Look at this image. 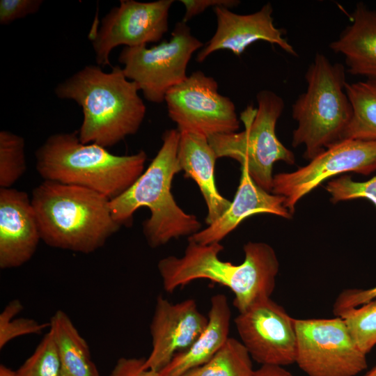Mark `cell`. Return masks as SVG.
<instances>
[{
	"mask_svg": "<svg viewBox=\"0 0 376 376\" xmlns=\"http://www.w3.org/2000/svg\"><path fill=\"white\" fill-rule=\"evenodd\" d=\"M47 245L91 253L104 245L120 228L110 209V200L81 187L44 180L31 197Z\"/></svg>",
	"mask_w": 376,
	"mask_h": 376,
	"instance_id": "3957f363",
	"label": "cell"
},
{
	"mask_svg": "<svg viewBox=\"0 0 376 376\" xmlns=\"http://www.w3.org/2000/svg\"><path fill=\"white\" fill-rule=\"evenodd\" d=\"M180 1L185 8L182 21L187 23L192 17L202 13L208 8L223 6L230 9L240 3L237 0H182Z\"/></svg>",
	"mask_w": 376,
	"mask_h": 376,
	"instance_id": "1f68e13d",
	"label": "cell"
},
{
	"mask_svg": "<svg viewBox=\"0 0 376 376\" xmlns=\"http://www.w3.org/2000/svg\"><path fill=\"white\" fill-rule=\"evenodd\" d=\"M363 376H376V365Z\"/></svg>",
	"mask_w": 376,
	"mask_h": 376,
	"instance_id": "e575fe53",
	"label": "cell"
},
{
	"mask_svg": "<svg viewBox=\"0 0 376 376\" xmlns=\"http://www.w3.org/2000/svg\"><path fill=\"white\" fill-rule=\"evenodd\" d=\"M203 46L182 20L175 24L169 40L149 48L125 47L118 61L123 65L125 76L137 84L144 97L161 104L172 88L187 79L191 56Z\"/></svg>",
	"mask_w": 376,
	"mask_h": 376,
	"instance_id": "ba28073f",
	"label": "cell"
},
{
	"mask_svg": "<svg viewBox=\"0 0 376 376\" xmlns=\"http://www.w3.org/2000/svg\"><path fill=\"white\" fill-rule=\"evenodd\" d=\"M36 168L44 180L86 188L110 201L116 198L144 171L145 151L117 155L95 143H84L78 131L54 134L35 153Z\"/></svg>",
	"mask_w": 376,
	"mask_h": 376,
	"instance_id": "277c9868",
	"label": "cell"
},
{
	"mask_svg": "<svg viewBox=\"0 0 376 376\" xmlns=\"http://www.w3.org/2000/svg\"><path fill=\"white\" fill-rule=\"evenodd\" d=\"M40 240L29 195L13 187L0 188V268H17L26 263Z\"/></svg>",
	"mask_w": 376,
	"mask_h": 376,
	"instance_id": "2e32d148",
	"label": "cell"
},
{
	"mask_svg": "<svg viewBox=\"0 0 376 376\" xmlns=\"http://www.w3.org/2000/svg\"><path fill=\"white\" fill-rule=\"evenodd\" d=\"M180 136L178 129L164 131L162 146L147 169L123 194L110 201L112 215L121 226L130 225L139 208L148 207L150 217L143 222V233L154 249L172 239L190 237L201 228L195 215L178 205L171 191L175 175L182 171L178 158Z\"/></svg>",
	"mask_w": 376,
	"mask_h": 376,
	"instance_id": "5b68a950",
	"label": "cell"
},
{
	"mask_svg": "<svg viewBox=\"0 0 376 376\" xmlns=\"http://www.w3.org/2000/svg\"><path fill=\"white\" fill-rule=\"evenodd\" d=\"M234 322L241 342L257 363L280 366L295 363V318L271 297L239 313Z\"/></svg>",
	"mask_w": 376,
	"mask_h": 376,
	"instance_id": "4fadbf2b",
	"label": "cell"
},
{
	"mask_svg": "<svg viewBox=\"0 0 376 376\" xmlns=\"http://www.w3.org/2000/svg\"><path fill=\"white\" fill-rule=\"evenodd\" d=\"M207 322L194 299L173 304L158 295L150 324L152 350L144 368L160 372L175 354L194 342Z\"/></svg>",
	"mask_w": 376,
	"mask_h": 376,
	"instance_id": "5bb4252c",
	"label": "cell"
},
{
	"mask_svg": "<svg viewBox=\"0 0 376 376\" xmlns=\"http://www.w3.org/2000/svg\"><path fill=\"white\" fill-rule=\"evenodd\" d=\"M212 9L217 17V29L198 53L196 58L198 62L204 61L213 52L222 49L240 56L249 45L260 40L276 45L286 53L297 56L294 47L283 36L284 31L274 26L270 3L255 13L244 15L223 6Z\"/></svg>",
	"mask_w": 376,
	"mask_h": 376,
	"instance_id": "9a60e30c",
	"label": "cell"
},
{
	"mask_svg": "<svg viewBox=\"0 0 376 376\" xmlns=\"http://www.w3.org/2000/svg\"><path fill=\"white\" fill-rule=\"evenodd\" d=\"M376 171V141L345 139L326 148L304 166L274 175L271 193L285 198L293 215L297 203L327 179L354 172L368 175Z\"/></svg>",
	"mask_w": 376,
	"mask_h": 376,
	"instance_id": "8fae6325",
	"label": "cell"
},
{
	"mask_svg": "<svg viewBox=\"0 0 376 376\" xmlns=\"http://www.w3.org/2000/svg\"><path fill=\"white\" fill-rule=\"evenodd\" d=\"M251 357L242 344L229 337L206 363L182 376H252Z\"/></svg>",
	"mask_w": 376,
	"mask_h": 376,
	"instance_id": "603a6c76",
	"label": "cell"
},
{
	"mask_svg": "<svg viewBox=\"0 0 376 376\" xmlns=\"http://www.w3.org/2000/svg\"><path fill=\"white\" fill-rule=\"evenodd\" d=\"M359 349L368 354L376 345V299L340 316Z\"/></svg>",
	"mask_w": 376,
	"mask_h": 376,
	"instance_id": "d4e9b609",
	"label": "cell"
},
{
	"mask_svg": "<svg viewBox=\"0 0 376 376\" xmlns=\"http://www.w3.org/2000/svg\"><path fill=\"white\" fill-rule=\"evenodd\" d=\"M256 100L257 107L249 105L240 113L242 132L212 135L208 141L217 159L230 157L246 166L255 183L271 192L274 163L281 161L293 165L295 157L276 134V123L285 107L283 98L272 91L263 90Z\"/></svg>",
	"mask_w": 376,
	"mask_h": 376,
	"instance_id": "52a82bcc",
	"label": "cell"
},
{
	"mask_svg": "<svg viewBox=\"0 0 376 376\" xmlns=\"http://www.w3.org/2000/svg\"><path fill=\"white\" fill-rule=\"evenodd\" d=\"M252 376H293L283 366L274 365H262L254 370Z\"/></svg>",
	"mask_w": 376,
	"mask_h": 376,
	"instance_id": "d6a6232c",
	"label": "cell"
},
{
	"mask_svg": "<svg viewBox=\"0 0 376 376\" xmlns=\"http://www.w3.org/2000/svg\"><path fill=\"white\" fill-rule=\"evenodd\" d=\"M376 299V286L368 289H346L342 291L333 306V313L339 317L350 309Z\"/></svg>",
	"mask_w": 376,
	"mask_h": 376,
	"instance_id": "f546056e",
	"label": "cell"
},
{
	"mask_svg": "<svg viewBox=\"0 0 376 376\" xmlns=\"http://www.w3.org/2000/svg\"><path fill=\"white\" fill-rule=\"evenodd\" d=\"M49 330L57 347L63 376H100L87 342L65 312L58 310L54 313Z\"/></svg>",
	"mask_w": 376,
	"mask_h": 376,
	"instance_id": "44dd1931",
	"label": "cell"
},
{
	"mask_svg": "<svg viewBox=\"0 0 376 376\" xmlns=\"http://www.w3.org/2000/svg\"><path fill=\"white\" fill-rule=\"evenodd\" d=\"M26 171L24 139L8 130L0 131V188H10Z\"/></svg>",
	"mask_w": 376,
	"mask_h": 376,
	"instance_id": "cb8c5ba5",
	"label": "cell"
},
{
	"mask_svg": "<svg viewBox=\"0 0 376 376\" xmlns=\"http://www.w3.org/2000/svg\"><path fill=\"white\" fill-rule=\"evenodd\" d=\"M16 373L17 376H63L57 347L49 330Z\"/></svg>",
	"mask_w": 376,
	"mask_h": 376,
	"instance_id": "484cf974",
	"label": "cell"
},
{
	"mask_svg": "<svg viewBox=\"0 0 376 376\" xmlns=\"http://www.w3.org/2000/svg\"><path fill=\"white\" fill-rule=\"evenodd\" d=\"M325 189L330 194V201L336 204L340 201L364 198L376 207V175L359 182L345 175L327 183Z\"/></svg>",
	"mask_w": 376,
	"mask_h": 376,
	"instance_id": "83f0119b",
	"label": "cell"
},
{
	"mask_svg": "<svg viewBox=\"0 0 376 376\" xmlns=\"http://www.w3.org/2000/svg\"><path fill=\"white\" fill-rule=\"evenodd\" d=\"M284 197L260 187L251 178L246 166L241 165L240 185L229 208L214 223L189 237L201 244L220 242L246 218L269 213L290 219L292 214L285 207Z\"/></svg>",
	"mask_w": 376,
	"mask_h": 376,
	"instance_id": "e0dca14e",
	"label": "cell"
},
{
	"mask_svg": "<svg viewBox=\"0 0 376 376\" xmlns=\"http://www.w3.org/2000/svg\"><path fill=\"white\" fill-rule=\"evenodd\" d=\"M178 158L182 171L198 186L207 207L205 223L212 224L230 207L231 202L218 191L214 180L217 159L205 136L180 132Z\"/></svg>",
	"mask_w": 376,
	"mask_h": 376,
	"instance_id": "ac0fdd59",
	"label": "cell"
},
{
	"mask_svg": "<svg viewBox=\"0 0 376 376\" xmlns=\"http://www.w3.org/2000/svg\"><path fill=\"white\" fill-rule=\"evenodd\" d=\"M173 0L141 2L121 0L89 33L98 65L111 66L109 55L119 45L134 47L162 40L169 29Z\"/></svg>",
	"mask_w": 376,
	"mask_h": 376,
	"instance_id": "7c38bea8",
	"label": "cell"
},
{
	"mask_svg": "<svg viewBox=\"0 0 376 376\" xmlns=\"http://www.w3.org/2000/svg\"><path fill=\"white\" fill-rule=\"evenodd\" d=\"M145 358L121 357L109 376H162L159 372L144 368Z\"/></svg>",
	"mask_w": 376,
	"mask_h": 376,
	"instance_id": "4dcf8cb0",
	"label": "cell"
},
{
	"mask_svg": "<svg viewBox=\"0 0 376 376\" xmlns=\"http://www.w3.org/2000/svg\"><path fill=\"white\" fill-rule=\"evenodd\" d=\"M305 79L306 90L292 107V118L297 123L292 146H304L303 156L310 161L343 140L352 107L345 91V70L341 63H332L325 55L317 52Z\"/></svg>",
	"mask_w": 376,
	"mask_h": 376,
	"instance_id": "8992f818",
	"label": "cell"
},
{
	"mask_svg": "<svg viewBox=\"0 0 376 376\" xmlns=\"http://www.w3.org/2000/svg\"><path fill=\"white\" fill-rule=\"evenodd\" d=\"M329 48L344 56L350 74L376 79V10L357 3L352 24L329 44Z\"/></svg>",
	"mask_w": 376,
	"mask_h": 376,
	"instance_id": "d6986e66",
	"label": "cell"
},
{
	"mask_svg": "<svg viewBox=\"0 0 376 376\" xmlns=\"http://www.w3.org/2000/svg\"><path fill=\"white\" fill-rule=\"evenodd\" d=\"M223 249L220 242L201 244L188 240L182 257L169 256L159 260L157 269L164 290L173 292L196 279H208L233 292V304L239 313L270 298L279 270L274 249L265 242H248L240 265L220 260L219 253Z\"/></svg>",
	"mask_w": 376,
	"mask_h": 376,
	"instance_id": "6da1fadb",
	"label": "cell"
},
{
	"mask_svg": "<svg viewBox=\"0 0 376 376\" xmlns=\"http://www.w3.org/2000/svg\"><path fill=\"white\" fill-rule=\"evenodd\" d=\"M295 363L308 376H354L367 368L366 354L343 318L295 319Z\"/></svg>",
	"mask_w": 376,
	"mask_h": 376,
	"instance_id": "9c48e42d",
	"label": "cell"
},
{
	"mask_svg": "<svg viewBox=\"0 0 376 376\" xmlns=\"http://www.w3.org/2000/svg\"><path fill=\"white\" fill-rule=\"evenodd\" d=\"M139 91L123 68L116 65L107 72L98 65H86L54 90L58 98L73 100L81 108L79 140L106 148L138 132L146 111Z\"/></svg>",
	"mask_w": 376,
	"mask_h": 376,
	"instance_id": "7a4b0ae2",
	"label": "cell"
},
{
	"mask_svg": "<svg viewBox=\"0 0 376 376\" xmlns=\"http://www.w3.org/2000/svg\"><path fill=\"white\" fill-rule=\"evenodd\" d=\"M207 324L194 342L178 352L160 372L162 376H182L210 360L228 337L231 311L226 296L217 294L210 299Z\"/></svg>",
	"mask_w": 376,
	"mask_h": 376,
	"instance_id": "ffe728a7",
	"label": "cell"
},
{
	"mask_svg": "<svg viewBox=\"0 0 376 376\" xmlns=\"http://www.w3.org/2000/svg\"><path fill=\"white\" fill-rule=\"evenodd\" d=\"M164 102L169 118L179 132H190L206 137L236 132L240 120L230 99L218 92V84L200 70L172 88Z\"/></svg>",
	"mask_w": 376,
	"mask_h": 376,
	"instance_id": "30bf717a",
	"label": "cell"
},
{
	"mask_svg": "<svg viewBox=\"0 0 376 376\" xmlns=\"http://www.w3.org/2000/svg\"><path fill=\"white\" fill-rule=\"evenodd\" d=\"M23 310L20 300L10 301L0 314V349L13 339L30 334H40L49 323H40L33 319L15 317Z\"/></svg>",
	"mask_w": 376,
	"mask_h": 376,
	"instance_id": "4316f807",
	"label": "cell"
},
{
	"mask_svg": "<svg viewBox=\"0 0 376 376\" xmlns=\"http://www.w3.org/2000/svg\"><path fill=\"white\" fill-rule=\"evenodd\" d=\"M352 116L343 139L376 141V79L346 83Z\"/></svg>",
	"mask_w": 376,
	"mask_h": 376,
	"instance_id": "7402d4cb",
	"label": "cell"
},
{
	"mask_svg": "<svg viewBox=\"0 0 376 376\" xmlns=\"http://www.w3.org/2000/svg\"><path fill=\"white\" fill-rule=\"evenodd\" d=\"M0 376H17L16 371L12 370L3 364L0 366Z\"/></svg>",
	"mask_w": 376,
	"mask_h": 376,
	"instance_id": "836d02e7",
	"label": "cell"
},
{
	"mask_svg": "<svg viewBox=\"0 0 376 376\" xmlns=\"http://www.w3.org/2000/svg\"><path fill=\"white\" fill-rule=\"evenodd\" d=\"M42 0H1L0 24L8 25L14 21L36 13Z\"/></svg>",
	"mask_w": 376,
	"mask_h": 376,
	"instance_id": "f1b7e54d",
	"label": "cell"
}]
</instances>
